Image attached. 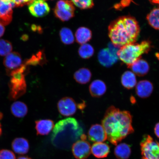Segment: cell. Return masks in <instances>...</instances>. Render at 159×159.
I'll return each instance as SVG.
<instances>
[{
    "mask_svg": "<svg viewBox=\"0 0 159 159\" xmlns=\"http://www.w3.org/2000/svg\"><path fill=\"white\" fill-rule=\"evenodd\" d=\"M59 35L61 42L65 44L70 45L74 42V35L71 30L67 27H63L61 29Z\"/></svg>",
    "mask_w": 159,
    "mask_h": 159,
    "instance_id": "cell-26",
    "label": "cell"
},
{
    "mask_svg": "<svg viewBox=\"0 0 159 159\" xmlns=\"http://www.w3.org/2000/svg\"><path fill=\"white\" fill-rule=\"evenodd\" d=\"M136 85V94L141 98H148L152 94L153 90L152 83L148 80L140 81Z\"/></svg>",
    "mask_w": 159,
    "mask_h": 159,
    "instance_id": "cell-16",
    "label": "cell"
},
{
    "mask_svg": "<svg viewBox=\"0 0 159 159\" xmlns=\"http://www.w3.org/2000/svg\"><path fill=\"white\" fill-rule=\"evenodd\" d=\"M121 83L126 89H131L134 88L137 84L136 75L132 71H125L121 77Z\"/></svg>",
    "mask_w": 159,
    "mask_h": 159,
    "instance_id": "cell-25",
    "label": "cell"
},
{
    "mask_svg": "<svg viewBox=\"0 0 159 159\" xmlns=\"http://www.w3.org/2000/svg\"><path fill=\"white\" fill-rule=\"evenodd\" d=\"M94 50L93 47L88 43L81 45L78 51L79 54L83 59H88L94 54Z\"/></svg>",
    "mask_w": 159,
    "mask_h": 159,
    "instance_id": "cell-28",
    "label": "cell"
},
{
    "mask_svg": "<svg viewBox=\"0 0 159 159\" xmlns=\"http://www.w3.org/2000/svg\"><path fill=\"white\" fill-rule=\"evenodd\" d=\"M102 125L106 132L107 139L115 146L134 131L130 113L120 111L114 106L107 109Z\"/></svg>",
    "mask_w": 159,
    "mask_h": 159,
    "instance_id": "cell-1",
    "label": "cell"
},
{
    "mask_svg": "<svg viewBox=\"0 0 159 159\" xmlns=\"http://www.w3.org/2000/svg\"><path fill=\"white\" fill-rule=\"evenodd\" d=\"M110 150L109 145L103 142L95 143L91 148V152L98 158L106 157L109 154Z\"/></svg>",
    "mask_w": 159,
    "mask_h": 159,
    "instance_id": "cell-18",
    "label": "cell"
},
{
    "mask_svg": "<svg viewBox=\"0 0 159 159\" xmlns=\"http://www.w3.org/2000/svg\"><path fill=\"white\" fill-rule=\"evenodd\" d=\"M147 19L151 26L159 30V8L152 10L147 16Z\"/></svg>",
    "mask_w": 159,
    "mask_h": 159,
    "instance_id": "cell-27",
    "label": "cell"
},
{
    "mask_svg": "<svg viewBox=\"0 0 159 159\" xmlns=\"http://www.w3.org/2000/svg\"><path fill=\"white\" fill-rule=\"evenodd\" d=\"M2 133V126L1 123H0V136H1Z\"/></svg>",
    "mask_w": 159,
    "mask_h": 159,
    "instance_id": "cell-38",
    "label": "cell"
},
{
    "mask_svg": "<svg viewBox=\"0 0 159 159\" xmlns=\"http://www.w3.org/2000/svg\"><path fill=\"white\" fill-rule=\"evenodd\" d=\"M83 129L75 118H67L57 122L53 129L51 142L57 148L68 149L79 140Z\"/></svg>",
    "mask_w": 159,
    "mask_h": 159,
    "instance_id": "cell-3",
    "label": "cell"
},
{
    "mask_svg": "<svg viewBox=\"0 0 159 159\" xmlns=\"http://www.w3.org/2000/svg\"><path fill=\"white\" fill-rule=\"evenodd\" d=\"M75 6L81 9H91L94 6L93 0H71Z\"/></svg>",
    "mask_w": 159,
    "mask_h": 159,
    "instance_id": "cell-30",
    "label": "cell"
},
{
    "mask_svg": "<svg viewBox=\"0 0 159 159\" xmlns=\"http://www.w3.org/2000/svg\"><path fill=\"white\" fill-rule=\"evenodd\" d=\"M151 48L150 41H144L140 43H131L124 46L119 49L118 58L128 67L141 58L144 53H148Z\"/></svg>",
    "mask_w": 159,
    "mask_h": 159,
    "instance_id": "cell-4",
    "label": "cell"
},
{
    "mask_svg": "<svg viewBox=\"0 0 159 159\" xmlns=\"http://www.w3.org/2000/svg\"><path fill=\"white\" fill-rule=\"evenodd\" d=\"M11 111L13 116L17 118H23L27 115L28 109L25 103L16 101L11 104Z\"/></svg>",
    "mask_w": 159,
    "mask_h": 159,
    "instance_id": "cell-21",
    "label": "cell"
},
{
    "mask_svg": "<svg viewBox=\"0 0 159 159\" xmlns=\"http://www.w3.org/2000/svg\"><path fill=\"white\" fill-rule=\"evenodd\" d=\"M0 159H16V157L12 151L3 149L0 150Z\"/></svg>",
    "mask_w": 159,
    "mask_h": 159,
    "instance_id": "cell-31",
    "label": "cell"
},
{
    "mask_svg": "<svg viewBox=\"0 0 159 159\" xmlns=\"http://www.w3.org/2000/svg\"><path fill=\"white\" fill-rule=\"evenodd\" d=\"M30 13L36 17H42L48 15L50 8L44 0H34L29 5Z\"/></svg>",
    "mask_w": 159,
    "mask_h": 159,
    "instance_id": "cell-12",
    "label": "cell"
},
{
    "mask_svg": "<svg viewBox=\"0 0 159 159\" xmlns=\"http://www.w3.org/2000/svg\"><path fill=\"white\" fill-rule=\"evenodd\" d=\"M27 66L25 63L19 69L10 73L9 83V98L11 100H16L24 94L27 90L25 73Z\"/></svg>",
    "mask_w": 159,
    "mask_h": 159,
    "instance_id": "cell-5",
    "label": "cell"
},
{
    "mask_svg": "<svg viewBox=\"0 0 159 159\" xmlns=\"http://www.w3.org/2000/svg\"><path fill=\"white\" fill-rule=\"evenodd\" d=\"M142 159H146L144 158H143V157H142Z\"/></svg>",
    "mask_w": 159,
    "mask_h": 159,
    "instance_id": "cell-39",
    "label": "cell"
},
{
    "mask_svg": "<svg viewBox=\"0 0 159 159\" xmlns=\"http://www.w3.org/2000/svg\"><path fill=\"white\" fill-rule=\"evenodd\" d=\"M35 123L37 134L40 136L49 134L54 127V122L51 119H41L36 121Z\"/></svg>",
    "mask_w": 159,
    "mask_h": 159,
    "instance_id": "cell-15",
    "label": "cell"
},
{
    "mask_svg": "<svg viewBox=\"0 0 159 159\" xmlns=\"http://www.w3.org/2000/svg\"><path fill=\"white\" fill-rule=\"evenodd\" d=\"M154 133L156 136L159 138V122L157 123L155 126Z\"/></svg>",
    "mask_w": 159,
    "mask_h": 159,
    "instance_id": "cell-33",
    "label": "cell"
},
{
    "mask_svg": "<svg viewBox=\"0 0 159 159\" xmlns=\"http://www.w3.org/2000/svg\"><path fill=\"white\" fill-rule=\"evenodd\" d=\"M116 146L114 154L116 157L118 159H128L131 154L130 146L125 143H122Z\"/></svg>",
    "mask_w": 159,
    "mask_h": 159,
    "instance_id": "cell-24",
    "label": "cell"
},
{
    "mask_svg": "<svg viewBox=\"0 0 159 159\" xmlns=\"http://www.w3.org/2000/svg\"><path fill=\"white\" fill-rule=\"evenodd\" d=\"M92 32L87 27H79L75 33V38L77 43L80 44L86 43L92 38Z\"/></svg>",
    "mask_w": 159,
    "mask_h": 159,
    "instance_id": "cell-22",
    "label": "cell"
},
{
    "mask_svg": "<svg viewBox=\"0 0 159 159\" xmlns=\"http://www.w3.org/2000/svg\"><path fill=\"white\" fill-rule=\"evenodd\" d=\"M151 2L154 4H159V0H149Z\"/></svg>",
    "mask_w": 159,
    "mask_h": 159,
    "instance_id": "cell-36",
    "label": "cell"
},
{
    "mask_svg": "<svg viewBox=\"0 0 159 159\" xmlns=\"http://www.w3.org/2000/svg\"><path fill=\"white\" fill-rule=\"evenodd\" d=\"M89 140L93 142H103L107 139L106 132L102 125L98 124L91 126L88 132Z\"/></svg>",
    "mask_w": 159,
    "mask_h": 159,
    "instance_id": "cell-14",
    "label": "cell"
},
{
    "mask_svg": "<svg viewBox=\"0 0 159 159\" xmlns=\"http://www.w3.org/2000/svg\"><path fill=\"white\" fill-rule=\"evenodd\" d=\"M75 8L74 5L69 0H59L53 9L54 15L61 21H66L74 16Z\"/></svg>",
    "mask_w": 159,
    "mask_h": 159,
    "instance_id": "cell-7",
    "label": "cell"
},
{
    "mask_svg": "<svg viewBox=\"0 0 159 159\" xmlns=\"http://www.w3.org/2000/svg\"><path fill=\"white\" fill-rule=\"evenodd\" d=\"M142 157L146 159H159V143L150 135H145L140 143Z\"/></svg>",
    "mask_w": 159,
    "mask_h": 159,
    "instance_id": "cell-6",
    "label": "cell"
},
{
    "mask_svg": "<svg viewBox=\"0 0 159 159\" xmlns=\"http://www.w3.org/2000/svg\"><path fill=\"white\" fill-rule=\"evenodd\" d=\"M5 28L3 25L0 24V38L5 33Z\"/></svg>",
    "mask_w": 159,
    "mask_h": 159,
    "instance_id": "cell-34",
    "label": "cell"
},
{
    "mask_svg": "<svg viewBox=\"0 0 159 159\" xmlns=\"http://www.w3.org/2000/svg\"><path fill=\"white\" fill-rule=\"evenodd\" d=\"M15 7L12 0H0V24L7 25L11 23Z\"/></svg>",
    "mask_w": 159,
    "mask_h": 159,
    "instance_id": "cell-9",
    "label": "cell"
},
{
    "mask_svg": "<svg viewBox=\"0 0 159 159\" xmlns=\"http://www.w3.org/2000/svg\"><path fill=\"white\" fill-rule=\"evenodd\" d=\"M118 47L112 43H109L108 48L103 49L99 52L98 56L99 63L105 67L112 66L117 62L119 59Z\"/></svg>",
    "mask_w": 159,
    "mask_h": 159,
    "instance_id": "cell-8",
    "label": "cell"
},
{
    "mask_svg": "<svg viewBox=\"0 0 159 159\" xmlns=\"http://www.w3.org/2000/svg\"><path fill=\"white\" fill-rule=\"evenodd\" d=\"M140 32L138 22L130 16L118 18L113 21L108 28L109 36L113 44L118 47L134 43Z\"/></svg>",
    "mask_w": 159,
    "mask_h": 159,
    "instance_id": "cell-2",
    "label": "cell"
},
{
    "mask_svg": "<svg viewBox=\"0 0 159 159\" xmlns=\"http://www.w3.org/2000/svg\"><path fill=\"white\" fill-rule=\"evenodd\" d=\"M133 72L139 76H143L148 72L150 67L148 63L144 59H139L128 67Z\"/></svg>",
    "mask_w": 159,
    "mask_h": 159,
    "instance_id": "cell-17",
    "label": "cell"
},
{
    "mask_svg": "<svg viewBox=\"0 0 159 159\" xmlns=\"http://www.w3.org/2000/svg\"><path fill=\"white\" fill-rule=\"evenodd\" d=\"M13 47L9 41L3 39H0V56H6L11 52Z\"/></svg>",
    "mask_w": 159,
    "mask_h": 159,
    "instance_id": "cell-29",
    "label": "cell"
},
{
    "mask_svg": "<svg viewBox=\"0 0 159 159\" xmlns=\"http://www.w3.org/2000/svg\"><path fill=\"white\" fill-rule=\"evenodd\" d=\"M107 91V86L104 81L100 80L93 81L89 86V91L93 97L98 98L104 95Z\"/></svg>",
    "mask_w": 159,
    "mask_h": 159,
    "instance_id": "cell-20",
    "label": "cell"
},
{
    "mask_svg": "<svg viewBox=\"0 0 159 159\" xmlns=\"http://www.w3.org/2000/svg\"><path fill=\"white\" fill-rule=\"evenodd\" d=\"M92 74L89 69L82 68L75 73L74 78L79 84H84L89 83L91 80Z\"/></svg>",
    "mask_w": 159,
    "mask_h": 159,
    "instance_id": "cell-23",
    "label": "cell"
},
{
    "mask_svg": "<svg viewBox=\"0 0 159 159\" xmlns=\"http://www.w3.org/2000/svg\"><path fill=\"white\" fill-rule=\"evenodd\" d=\"M23 63L20 55L16 52H11L6 56L3 60V65L8 75L12 71L20 68Z\"/></svg>",
    "mask_w": 159,
    "mask_h": 159,
    "instance_id": "cell-10",
    "label": "cell"
},
{
    "mask_svg": "<svg viewBox=\"0 0 159 159\" xmlns=\"http://www.w3.org/2000/svg\"><path fill=\"white\" fill-rule=\"evenodd\" d=\"M12 148L16 153L20 155H24L28 152L30 146L27 139L19 138H16L12 143Z\"/></svg>",
    "mask_w": 159,
    "mask_h": 159,
    "instance_id": "cell-19",
    "label": "cell"
},
{
    "mask_svg": "<svg viewBox=\"0 0 159 159\" xmlns=\"http://www.w3.org/2000/svg\"><path fill=\"white\" fill-rule=\"evenodd\" d=\"M44 1H46V0H44Z\"/></svg>",
    "mask_w": 159,
    "mask_h": 159,
    "instance_id": "cell-40",
    "label": "cell"
},
{
    "mask_svg": "<svg viewBox=\"0 0 159 159\" xmlns=\"http://www.w3.org/2000/svg\"><path fill=\"white\" fill-rule=\"evenodd\" d=\"M17 159H33L28 156H21L19 157Z\"/></svg>",
    "mask_w": 159,
    "mask_h": 159,
    "instance_id": "cell-35",
    "label": "cell"
},
{
    "mask_svg": "<svg viewBox=\"0 0 159 159\" xmlns=\"http://www.w3.org/2000/svg\"><path fill=\"white\" fill-rule=\"evenodd\" d=\"M59 112L63 116H69L75 114L77 110V104L73 98L64 97L57 103Z\"/></svg>",
    "mask_w": 159,
    "mask_h": 159,
    "instance_id": "cell-13",
    "label": "cell"
},
{
    "mask_svg": "<svg viewBox=\"0 0 159 159\" xmlns=\"http://www.w3.org/2000/svg\"><path fill=\"white\" fill-rule=\"evenodd\" d=\"M34 0H12L15 7H21L29 5Z\"/></svg>",
    "mask_w": 159,
    "mask_h": 159,
    "instance_id": "cell-32",
    "label": "cell"
},
{
    "mask_svg": "<svg viewBox=\"0 0 159 159\" xmlns=\"http://www.w3.org/2000/svg\"><path fill=\"white\" fill-rule=\"evenodd\" d=\"M3 118V114L1 112H0V120H1Z\"/></svg>",
    "mask_w": 159,
    "mask_h": 159,
    "instance_id": "cell-37",
    "label": "cell"
},
{
    "mask_svg": "<svg viewBox=\"0 0 159 159\" xmlns=\"http://www.w3.org/2000/svg\"><path fill=\"white\" fill-rule=\"evenodd\" d=\"M90 144L86 140H78L72 146L73 156L77 159H86L91 153Z\"/></svg>",
    "mask_w": 159,
    "mask_h": 159,
    "instance_id": "cell-11",
    "label": "cell"
}]
</instances>
